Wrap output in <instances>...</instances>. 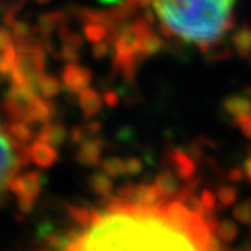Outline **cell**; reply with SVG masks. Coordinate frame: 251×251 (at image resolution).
Returning a JSON list of instances; mask_svg holds the SVG:
<instances>
[{
    "label": "cell",
    "instance_id": "obj_1",
    "mask_svg": "<svg viewBox=\"0 0 251 251\" xmlns=\"http://www.w3.org/2000/svg\"><path fill=\"white\" fill-rule=\"evenodd\" d=\"M217 227L201 199L167 180L96 207L61 251H221Z\"/></svg>",
    "mask_w": 251,
    "mask_h": 251
},
{
    "label": "cell",
    "instance_id": "obj_2",
    "mask_svg": "<svg viewBox=\"0 0 251 251\" xmlns=\"http://www.w3.org/2000/svg\"><path fill=\"white\" fill-rule=\"evenodd\" d=\"M162 37L207 50L233 26L236 0H142Z\"/></svg>",
    "mask_w": 251,
    "mask_h": 251
},
{
    "label": "cell",
    "instance_id": "obj_3",
    "mask_svg": "<svg viewBox=\"0 0 251 251\" xmlns=\"http://www.w3.org/2000/svg\"><path fill=\"white\" fill-rule=\"evenodd\" d=\"M15 170L17 150L6 126L0 120V194L9 186Z\"/></svg>",
    "mask_w": 251,
    "mask_h": 251
},
{
    "label": "cell",
    "instance_id": "obj_4",
    "mask_svg": "<svg viewBox=\"0 0 251 251\" xmlns=\"http://www.w3.org/2000/svg\"><path fill=\"white\" fill-rule=\"evenodd\" d=\"M226 109L231 117H235V120L251 115V99L239 94L231 96L226 100Z\"/></svg>",
    "mask_w": 251,
    "mask_h": 251
},
{
    "label": "cell",
    "instance_id": "obj_5",
    "mask_svg": "<svg viewBox=\"0 0 251 251\" xmlns=\"http://www.w3.org/2000/svg\"><path fill=\"white\" fill-rule=\"evenodd\" d=\"M231 44L241 58L244 59L250 58L251 56V27L242 26L241 29H238L231 37Z\"/></svg>",
    "mask_w": 251,
    "mask_h": 251
},
{
    "label": "cell",
    "instance_id": "obj_6",
    "mask_svg": "<svg viewBox=\"0 0 251 251\" xmlns=\"http://www.w3.org/2000/svg\"><path fill=\"white\" fill-rule=\"evenodd\" d=\"M238 235V227L236 224L230 221V220H224L221 223H218V227H217V236L220 238V241L228 244L231 242L233 239L236 238Z\"/></svg>",
    "mask_w": 251,
    "mask_h": 251
},
{
    "label": "cell",
    "instance_id": "obj_7",
    "mask_svg": "<svg viewBox=\"0 0 251 251\" xmlns=\"http://www.w3.org/2000/svg\"><path fill=\"white\" fill-rule=\"evenodd\" d=\"M233 217L242 224H251V197L241 201L235 207V210H233Z\"/></svg>",
    "mask_w": 251,
    "mask_h": 251
},
{
    "label": "cell",
    "instance_id": "obj_8",
    "mask_svg": "<svg viewBox=\"0 0 251 251\" xmlns=\"http://www.w3.org/2000/svg\"><path fill=\"white\" fill-rule=\"evenodd\" d=\"M236 199H238V192L233 186H226V188L220 189V192H218V200L221 201L223 206L233 204L236 201Z\"/></svg>",
    "mask_w": 251,
    "mask_h": 251
},
{
    "label": "cell",
    "instance_id": "obj_9",
    "mask_svg": "<svg viewBox=\"0 0 251 251\" xmlns=\"http://www.w3.org/2000/svg\"><path fill=\"white\" fill-rule=\"evenodd\" d=\"M236 124L239 126V129L242 132V135L251 142V115H247V117H241L238 120H235Z\"/></svg>",
    "mask_w": 251,
    "mask_h": 251
},
{
    "label": "cell",
    "instance_id": "obj_10",
    "mask_svg": "<svg viewBox=\"0 0 251 251\" xmlns=\"http://www.w3.org/2000/svg\"><path fill=\"white\" fill-rule=\"evenodd\" d=\"M242 171H244V176H245V178H247V180L251 183V156H248V157L244 160Z\"/></svg>",
    "mask_w": 251,
    "mask_h": 251
},
{
    "label": "cell",
    "instance_id": "obj_11",
    "mask_svg": "<svg viewBox=\"0 0 251 251\" xmlns=\"http://www.w3.org/2000/svg\"><path fill=\"white\" fill-rule=\"evenodd\" d=\"M247 96L251 99V88H248V89H247Z\"/></svg>",
    "mask_w": 251,
    "mask_h": 251
},
{
    "label": "cell",
    "instance_id": "obj_12",
    "mask_svg": "<svg viewBox=\"0 0 251 251\" xmlns=\"http://www.w3.org/2000/svg\"><path fill=\"white\" fill-rule=\"evenodd\" d=\"M245 251H251V250H245Z\"/></svg>",
    "mask_w": 251,
    "mask_h": 251
}]
</instances>
